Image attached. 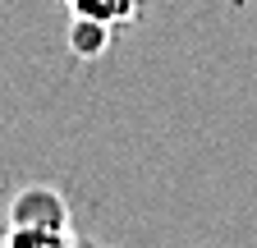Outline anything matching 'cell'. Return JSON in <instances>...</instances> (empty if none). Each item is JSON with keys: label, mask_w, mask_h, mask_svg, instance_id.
<instances>
[{"label": "cell", "mask_w": 257, "mask_h": 248, "mask_svg": "<svg viewBox=\"0 0 257 248\" xmlns=\"http://www.w3.org/2000/svg\"><path fill=\"white\" fill-rule=\"evenodd\" d=\"M69 5V19H87L101 28H124L138 19V0H64Z\"/></svg>", "instance_id": "3"}, {"label": "cell", "mask_w": 257, "mask_h": 248, "mask_svg": "<svg viewBox=\"0 0 257 248\" xmlns=\"http://www.w3.org/2000/svg\"><path fill=\"white\" fill-rule=\"evenodd\" d=\"M0 248H78L74 225H5Z\"/></svg>", "instance_id": "2"}, {"label": "cell", "mask_w": 257, "mask_h": 248, "mask_svg": "<svg viewBox=\"0 0 257 248\" xmlns=\"http://www.w3.org/2000/svg\"><path fill=\"white\" fill-rule=\"evenodd\" d=\"M10 225H74L69 202L51 184H23L10 198Z\"/></svg>", "instance_id": "1"}, {"label": "cell", "mask_w": 257, "mask_h": 248, "mask_svg": "<svg viewBox=\"0 0 257 248\" xmlns=\"http://www.w3.org/2000/svg\"><path fill=\"white\" fill-rule=\"evenodd\" d=\"M106 42H110V28H101V23H87V19H74L69 23V46L78 51V55H101L106 51Z\"/></svg>", "instance_id": "4"}]
</instances>
